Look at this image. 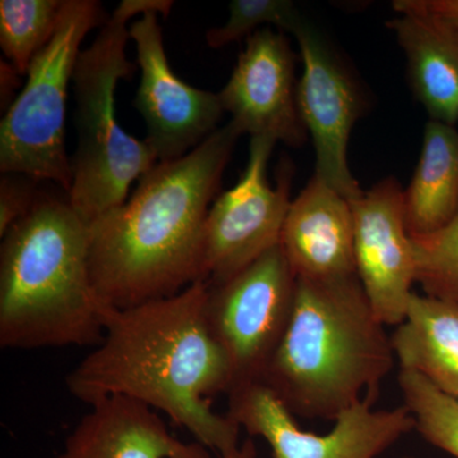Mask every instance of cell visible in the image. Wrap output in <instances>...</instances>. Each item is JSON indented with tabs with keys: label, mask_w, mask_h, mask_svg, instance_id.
<instances>
[{
	"label": "cell",
	"mask_w": 458,
	"mask_h": 458,
	"mask_svg": "<svg viewBox=\"0 0 458 458\" xmlns=\"http://www.w3.org/2000/svg\"><path fill=\"white\" fill-rule=\"evenodd\" d=\"M295 286L297 279L278 245L225 284L209 288L208 319L231 366V390L260 384L288 327Z\"/></svg>",
	"instance_id": "obj_7"
},
{
	"label": "cell",
	"mask_w": 458,
	"mask_h": 458,
	"mask_svg": "<svg viewBox=\"0 0 458 458\" xmlns=\"http://www.w3.org/2000/svg\"><path fill=\"white\" fill-rule=\"evenodd\" d=\"M228 397V417L250 436L264 438L273 458H376L415 429L406 406L373 410V401L366 399L343 411L334 429L319 436L301 430L265 385L237 386Z\"/></svg>",
	"instance_id": "obj_9"
},
{
	"label": "cell",
	"mask_w": 458,
	"mask_h": 458,
	"mask_svg": "<svg viewBox=\"0 0 458 458\" xmlns=\"http://www.w3.org/2000/svg\"><path fill=\"white\" fill-rule=\"evenodd\" d=\"M158 16L143 14L129 33L140 69L134 106L146 122L144 140L165 162L188 155L218 131L225 111L218 95L190 86L172 71Z\"/></svg>",
	"instance_id": "obj_10"
},
{
	"label": "cell",
	"mask_w": 458,
	"mask_h": 458,
	"mask_svg": "<svg viewBox=\"0 0 458 458\" xmlns=\"http://www.w3.org/2000/svg\"><path fill=\"white\" fill-rule=\"evenodd\" d=\"M221 458H256V448L251 439H247L236 450L222 454Z\"/></svg>",
	"instance_id": "obj_26"
},
{
	"label": "cell",
	"mask_w": 458,
	"mask_h": 458,
	"mask_svg": "<svg viewBox=\"0 0 458 458\" xmlns=\"http://www.w3.org/2000/svg\"><path fill=\"white\" fill-rule=\"evenodd\" d=\"M276 140H250L246 170L233 188L213 201L204 227L201 282L214 288L246 269L278 246L292 200V165L279 167L276 185L267 180V165Z\"/></svg>",
	"instance_id": "obj_8"
},
{
	"label": "cell",
	"mask_w": 458,
	"mask_h": 458,
	"mask_svg": "<svg viewBox=\"0 0 458 458\" xmlns=\"http://www.w3.org/2000/svg\"><path fill=\"white\" fill-rule=\"evenodd\" d=\"M53 458H212L200 443L172 436L156 410L123 396L107 397L66 437Z\"/></svg>",
	"instance_id": "obj_15"
},
{
	"label": "cell",
	"mask_w": 458,
	"mask_h": 458,
	"mask_svg": "<svg viewBox=\"0 0 458 458\" xmlns=\"http://www.w3.org/2000/svg\"><path fill=\"white\" fill-rule=\"evenodd\" d=\"M393 7L396 12H420L458 32V0H396Z\"/></svg>",
	"instance_id": "obj_24"
},
{
	"label": "cell",
	"mask_w": 458,
	"mask_h": 458,
	"mask_svg": "<svg viewBox=\"0 0 458 458\" xmlns=\"http://www.w3.org/2000/svg\"><path fill=\"white\" fill-rule=\"evenodd\" d=\"M64 0H2L0 47L9 64L26 74L33 57L53 38Z\"/></svg>",
	"instance_id": "obj_19"
},
{
	"label": "cell",
	"mask_w": 458,
	"mask_h": 458,
	"mask_svg": "<svg viewBox=\"0 0 458 458\" xmlns=\"http://www.w3.org/2000/svg\"><path fill=\"white\" fill-rule=\"evenodd\" d=\"M399 386L415 429L428 442L458 458L457 397L443 393L426 377L410 370H401Z\"/></svg>",
	"instance_id": "obj_20"
},
{
	"label": "cell",
	"mask_w": 458,
	"mask_h": 458,
	"mask_svg": "<svg viewBox=\"0 0 458 458\" xmlns=\"http://www.w3.org/2000/svg\"><path fill=\"white\" fill-rule=\"evenodd\" d=\"M242 132L233 123L174 161L158 162L120 207L89 223V270L99 302L125 310L201 282L204 227Z\"/></svg>",
	"instance_id": "obj_2"
},
{
	"label": "cell",
	"mask_w": 458,
	"mask_h": 458,
	"mask_svg": "<svg viewBox=\"0 0 458 458\" xmlns=\"http://www.w3.org/2000/svg\"><path fill=\"white\" fill-rule=\"evenodd\" d=\"M293 36L303 65L297 83L298 111L315 147V176L346 200H354L363 191L349 168L348 144L361 113L360 90L315 27L303 20Z\"/></svg>",
	"instance_id": "obj_11"
},
{
	"label": "cell",
	"mask_w": 458,
	"mask_h": 458,
	"mask_svg": "<svg viewBox=\"0 0 458 458\" xmlns=\"http://www.w3.org/2000/svg\"><path fill=\"white\" fill-rule=\"evenodd\" d=\"M355 267L376 318L385 327L405 318L417 283L414 243L406 225L403 190L394 177L351 201Z\"/></svg>",
	"instance_id": "obj_12"
},
{
	"label": "cell",
	"mask_w": 458,
	"mask_h": 458,
	"mask_svg": "<svg viewBox=\"0 0 458 458\" xmlns=\"http://www.w3.org/2000/svg\"><path fill=\"white\" fill-rule=\"evenodd\" d=\"M394 358L358 276L297 279L293 312L260 384L292 415L336 420L366 397L375 403Z\"/></svg>",
	"instance_id": "obj_3"
},
{
	"label": "cell",
	"mask_w": 458,
	"mask_h": 458,
	"mask_svg": "<svg viewBox=\"0 0 458 458\" xmlns=\"http://www.w3.org/2000/svg\"><path fill=\"white\" fill-rule=\"evenodd\" d=\"M218 96L242 135L269 137L293 148L306 140L298 111L295 55L284 32L267 27L247 38Z\"/></svg>",
	"instance_id": "obj_13"
},
{
	"label": "cell",
	"mask_w": 458,
	"mask_h": 458,
	"mask_svg": "<svg viewBox=\"0 0 458 458\" xmlns=\"http://www.w3.org/2000/svg\"><path fill=\"white\" fill-rule=\"evenodd\" d=\"M411 238L417 283L427 295L458 304V214L439 231Z\"/></svg>",
	"instance_id": "obj_21"
},
{
	"label": "cell",
	"mask_w": 458,
	"mask_h": 458,
	"mask_svg": "<svg viewBox=\"0 0 458 458\" xmlns=\"http://www.w3.org/2000/svg\"><path fill=\"white\" fill-rule=\"evenodd\" d=\"M107 307L89 270V225L68 198H38L0 246V346L98 345Z\"/></svg>",
	"instance_id": "obj_4"
},
{
	"label": "cell",
	"mask_w": 458,
	"mask_h": 458,
	"mask_svg": "<svg viewBox=\"0 0 458 458\" xmlns=\"http://www.w3.org/2000/svg\"><path fill=\"white\" fill-rule=\"evenodd\" d=\"M20 73L9 63L2 60V106L7 108L12 105V93L17 89Z\"/></svg>",
	"instance_id": "obj_25"
},
{
	"label": "cell",
	"mask_w": 458,
	"mask_h": 458,
	"mask_svg": "<svg viewBox=\"0 0 458 458\" xmlns=\"http://www.w3.org/2000/svg\"><path fill=\"white\" fill-rule=\"evenodd\" d=\"M387 26L408 60L410 83L430 120L458 122V32L415 11H397Z\"/></svg>",
	"instance_id": "obj_16"
},
{
	"label": "cell",
	"mask_w": 458,
	"mask_h": 458,
	"mask_svg": "<svg viewBox=\"0 0 458 458\" xmlns=\"http://www.w3.org/2000/svg\"><path fill=\"white\" fill-rule=\"evenodd\" d=\"M401 370L458 399V304L412 293L405 318L391 336Z\"/></svg>",
	"instance_id": "obj_17"
},
{
	"label": "cell",
	"mask_w": 458,
	"mask_h": 458,
	"mask_svg": "<svg viewBox=\"0 0 458 458\" xmlns=\"http://www.w3.org/2000/svg\"><path fill=\"white\" fill-rule=\"evenodd\" d=\"M98 0H64L56 31L35 57L26 83L0 123V171L53 181L71 191L66 155L68 89L86 36L107 21Z\"/></svg>",
	"instance_id": "obj_6"
},
{
	"label": "cell",
	"mask_w": 458,
	"mask_h": 458,
	"mask_svg": "<svg viewBox=\"0 0 458 458\" xmlns=\"http://www.w3.org/2000/svg\"><path fill=\"white\" fill-rule=\"evenodd\" d=\"M279 245L295 279L336 282L358 276L351 201L315 174L292 200Z\"/></svg>",
	"instance_id": "obj_14"
},
{
	"label": "cell",
	"mask_w": 458,
	"mask_h": 458,
	"mask_svg": "<svg viewBox=\"0 0 458 458\" xmlns=\"http://www.w3.org/2000/svg\"><path fill=\"white\" fill-rule=\"evenodd\" d=\"M227 22L207 32L205 40L212 49L251 38L254 33L274 26L293 35L304 18L289 0H233L228 5Z\"/></svg>",
	"instance_id": "obj_22"
},
{
	"label": "cell",
	"mask_w": 458,
	"mask_h": 458,
	"mask_svg": "<svg viewBox=\"0 0 458 458\" xmlns=\"http://www.w3.org/2000/svg\"><path fill=\"white\" fill-rule=\"evenodd\" d=\"M172 7L171 0H123L78 57L72 81L77 148L66 198L89 225L125 203L132 182L158 164L149 144L117 123L114 93L120 81L137 71L126 56L129 21L149 12L165 18Z\"/></svg>",
	"instance_id": "obj_5"
},
{
	"label": "cell",
	"mask_w": 458,
	"mask_h": 458,
	"mask_svg": "<svg viewBox=\"0 0 458 458\" xmlns=\"http://www.w3.org/2000/svg\"><path fill=\"white\" fill-rule=\"evenodd\" d=\"M406 225L411 237L427 236L458 214V131L429 120L409 188L403 191Z\"/></svg>",
	"instance_id": "obj_18"
},
{
	"label": "cell",
	"mask_w": 458,
	"mask_h": 458,
	"mask_svg": "<svg viewBox=\"0 0 458 458\" xmlns=\"http://www.w3.org/2000/svg\"><path fill=\"white\" fill-rule=\"evenodd\" d=\"M38 198L36 180L23 174H3L0 180V237L32 209Z\"/></svg>",
	"instance_id": "obj_23"
},
{
	"label": "cell",
	"mask_w": 458,
	"mask_h": 458,
	"mask_svg": "<svg viewBox=\"0 0 458 458\" xmlns=\"http://www.w3.org/2000/svg\"><path fill=\"white\" fill-rule=\"evenodd\" d=\"M403 458H414V457H403Z\"/></svg>",
	"instance_id": "obj_27"
},
{
	"label": "cell",
	"mask_w": 458,
	"mask_h": 458,
	"mask_svg": "<svg viewBox=\"0 0 458 458\" xmlns=\"http://www.w3.org/2000/svg\"><path fill=\"white\" fill-rule=\"evenodd\" d=\"M208 293L197 282L164 300L107 309L101 343L66 376L69 393L89 406L113 396L140 401L205 448L236 450L241 428L209 401L228 394L233 378L208 319Z\"/></svg>",
	"instance_id": "obj_1"
}]
</instances>
